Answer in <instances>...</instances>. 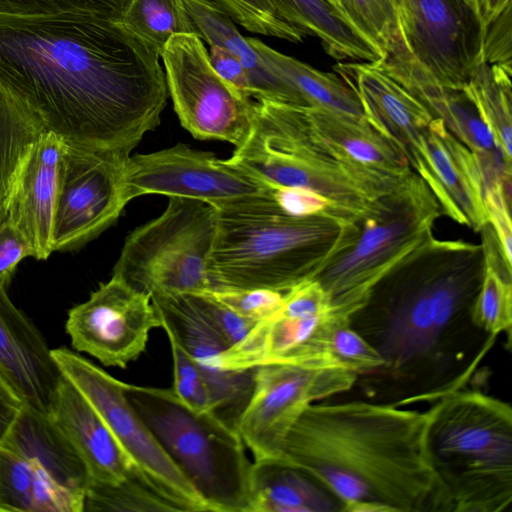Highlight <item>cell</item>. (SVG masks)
<instances>
[{
  "label": "cell",
  "mask_w": 512,
  "mask_h": 512,
  "mask_svg": "<svg viewBox=\"0 0 512 512\" xmlns=\"http://www.w3.org/2000/svg\"><path fill=\"white\" fill-rule=\"evenodd\" d=\"M131 0H0V16L93 15L121 21Z\"/></svg>",
  "instance_id": "obj_36"
},
{
  "label": "cell",
  "mask_w": 512,
  "mask_h": 512,
  "mask_svg": "<svg viewBox=\"0 0 512 512\" xmlns=\"http://www.w3.org/2000/svg\"><path fill=\"white\" fill-rule=\"evenodd\" d=\"M358 377L331 363L255 367L252 392L235 427L253 461L280 460L286 438L306 408L351 389Z\"/></svg>",
  "instance_id": "obj_11"
},
{
  "label": "cell",
  "mask_w": 512,
  "mask_h": 512,
  "mask_svg": "<svg viewBox=\"0 0 512 512\" xmlns=\"http://www.w3.org/2000/svg\"><path fill=\"white\" fill-rule=\"evenodd\" d=\"M186 294L199 315L230 347L239 343L258 323L232 311L207 292Z\"/></svg>",
  "instance_id": "obj_40"
},
{
  "label": "cell",
  "mask_w": 512,
  "mask_h": 512,
  "mask_svg": "<svg viewBox=\"0 0 512 512\" xmlns=\"http://www.w3.org/2000/svg\"><path fill=\"white\" fill-rule=\"evenodd\" d=\"M512 71L479 62L462 91L474 103L504 150L511 155Z\"/></svg>",
  "instance_id": "obj_33"
},
{
  "label": "cell",
  "mask_w": 512,
  "mask_h": 512,
  "mask_svg": "<svg viewBox=\"0 0 512 512\" xmlns=\"http://www.w3.org/2000/svg\"><path fill=\"white\" fill-rule=\"evenodd\" d=\"M464 1L474 8V0H464Z\"/></svg>",
  "instance_id": "obj_48"
},
{
  "label": "cell",
  "mask_w": 512,
  "mask_h": 512,
  "mask_svg": "<svg viewBox=\"0 0 512 512\" xmlns=\"http://www.w3.org/2000/svg\"><path fill=\"white\" fill-rule=\"evenodd\" d=\"M84 497L56 483L35 461L0 447V511L83 512Z\"/></svg>",
  "instance_id": "obj_28"
},
{
  "label": "cell",
  "mask_w": 512,
  "mask_h": 512,
  "mask_svg": "<svg viewBox=\"0 0 512 512\" xmlns=\"http://www.w3.org/2000/svg\"><path fill=\"white\" fill-rule=\"evenodd\" d=\"M334 504L323 486L284 460L252 461L248 512H323Z\"/></svg>",
  "instance_id": "obj_27"
},
{
  "label": "cell",
  "mask_w": 512,
  "mask_h": 512,
  "mask_svg": "<svg viewBox=\"0 0 512 512\" xmlns=\"http://www.w3.org/2000/svg\"><path fill=\"white\" fill-rule=\"evenodd\" d=\"M151 301L161 327L174 334L202 371L215 414L235 428L250 398L255 368H222L221 355L230 346L199 315L186 293L154 295Z\"/></svg>",
  "instance_id": "obj_20"
},
{
  "label": "cell",
  "mask_w": 512,
  "mask_h": 512,
  "mask_svg": "<svg viewBox=\"0 0 512 512\" xmlns=\"http://www.w3.org/2000/svg\"><path fill=\"white\" fill-rule=\"evenodd\" d=\"M167 89L181 125L193 137L240 147L252 128V101L233 90L213 69L194 33L170 38L161 54Z\"/></svg>",
  "instance_id": "obj_12"
},
{
  "label": "cell",
  "mask_w": 512,
  "mask_h": 512,
  "mask_svg": "<svg viewBox=\"0 0 512 512\" xmlns=\"http://www.w3.org/2000/svg\"><path fill=\"white\" fill-rule=\"evenodd\" d=\"M124 392L212 512H248L252 461L234 427L197 413L172 388L125 383Z\"/></svg>",
  "instance_id": "obj_8"
},
{
  "label": "cell",
  "mask_w": 512,
  "mask_h": 512,
  "mask_svg": "<svg viewBox=\"0 0 512 512\" xmlns=\"http://www.w3.org/2000/svg\"><path fill=\"white\" fill-rule=\"evenodd\" d=\"M484 268L481 244L432 237L385 274L351 315L350 326L384 361L370 376L392 383L403 396L399 405L437 400L470 376L464 361L478 336L487 335L472 318Z\"/></svg>",
  "instance_id": "obj_2"
},
{
  "label": "cell",
  "mask_w": 512,
  "mask_h": 512,
  "mask_svg": "<svg viewBox=\"0 0 512 512\" xmlns=\"http://www.w3.org/2000/svg\"><path fill=\"white\" fill-rule=\"evenodd\" d=\"M347 21L383 56L400 35L401 0H336Z\"/></svg>",
  "instance_id": "obj_35"
},
{
  "label": "cell",
  "mask_w": 512,
  "mask_h": 512,
  "mask_svg": "<svg viewBox=\"0 0 512 512\" xmlns=\"http://www.w3.org/2000/svg\"><path fill=\"white\" fill-rule=\"evenodd\" d=\"M482 57L489 65L512 71V1L484 27Z\"/></svg>",
  "instance_id": "obj_42"
},
{
  "label": "cell",
  "mask_w": 512,
  "mask_h": 512,
  "mask_svg": "<svg viewBox=\"0 0 512 512\" xmlns=\"http://www.w3.org/2000/svg\"><path fill=\"white\" fill-rule=\"evenodd\" d=\"M511 186L501 182L488 187L484 193L488 222L494 229L502 254L511 265L512 229L510 218Z\"/></svg>",
  "instance_id": "obj_43"
},
{
  "label": "cell",
  "mask_w": 512,
  "mask_h": 512,
  "mask_svg": "<svg viewBox=\"0 0 512 512\" xmlns=\"http://www.w3.org/2000/svg\"><path fill=\"white\" fill-rule=\"evenodd\" d=\"M49 416L68 437L89 474L86 491H118L134 505L154 510L166 500L134 468L110 429L64 375Z\"/></svg>",
  "instance_id": "obj_18"
},
{
  "label": "cell",
  "mask_w": 512,
  "mask_h": 512,
  "mask_svg": "<svg viewBox=\"0 0 512 512\" xmlns=\"http://www.w3.org/2000/svg\"><path fill=\"white\" fill-rule=\"evenodd\" d=\"M169 340L174 371L172 389L176 395L197 413L214 412V403L202 371L191 354L174 334L164 329Z\"/></svg>",
  "instance_id": "obj_38"
},
{
  "label": "cell",
  "mask_w": 512,
  "mask_h": 512,
  "mask_svg": "<svg viewBox=\"0 0 512 512\" xmlns=\"http://www.w3.org/2000/svg\"><path fill=\"white\" fill-rule=\"evenodd\" d=\"M399 20L409 53L441 85L462 90L483 61L474 8L464 0H401Z\"/></svg>",
  "instance_id": "obj_15"
},
{
  "label": "cell",
  "mask_w": 512,
  "mask_h": 512,
  "mask_svg": "<svg viewBox=\"0 0 512 512\" xmlns=\"http://www.w3.org/2000/svg\"><path fill=\"white\" fill-rule=\"evenodd\" d=\"M485 268L472 318L478 329L489 336L510 335L512 326L511 265L502 254L496 234L488 223L481 229Z\"/></svg>",
  "instance_id": "obj_32"
},
{
  "label": "cell",
  "mask_w": 512,
  "mask_h": 512,
  "mask_svg": "<svg viewBox=\"0 0 512 512\" xmlns=\"http://www.w3.org/2000/svg\"><path fill=\"white\" fill-rule=\"evenodd\" d=\"M234 22L250 32L302 42L306 36L299 28L285 21L269 0H213Z\"/></svg>",
  "instance_id": "obj_37"
},
{
  "label": "cell",
  "mask_w": 512,
  "mask_h": 512,
  "mask_svg": "<svg viewBox=\"0 0 512 512\" xmlns=\"http://www.w3.org/2000/svg\"><path fill=\"white\" fill-rule=\"evenodd\" d=\"M65 327L76 351L123 369L146 350L161 320L149 295L112 276L69 311Z\"/></svg>",
  "instance_id": "obj_16"
},
{
  "label": "cell",
  "mask_w": 512,
  "mask_h": 512,
  "mask_svg": "<svg viewBox=\"0 0 512 512\" xmlns=\"http://www.w3.org/2000/svg\"><path fill=\"white\" fill-rule=\"evenodd\" d=\"M441 215L436 197L413 171L346 223L335 250L313 278L326 292L334 314L350 321L375 284L433 237Z\"/></svg>",
  "instance_id": "obj_7"
},
{
  "label": "cell",
  "mask_w": 512,
  "mask_h": 512,
  "mask_svg": "<svg viewBox=\"0 0 512 512\" xmlns=\"http://www.w3.org/2000/svg\"><path fill=\"white\" fill-rule=\"evenodd\" d=\"M160 55L120 21L0 16V85L46 131L121 157L160 123Z\"/></svg>",
  "instance_id": "obj_1"
},
{
  "label": "cell",
  "mask_w": 512,
  "mask_h": 512,
  "mask_svg": "<svg viewBox=\"0 0 512 512\" xmlns=\"http://www.w3.org/2000/svg\"><path fill=\"white\" fill-rule=\"evenodd\" d=\"M216 231L215 207L170 197L160 216L126 238L112 276L150 297L209 292V259Z\"/></svg>",
  "instance_id": "obj_9"
},
{
  "label": "cell",
  "mask_w": 512,
  "mask_h": 512,
  "mask_svg": "<svg viewBox=\"0 0 512 512\" xmlns=\"http://www.w3.org/2000/svg\"><path fill=\"white\" fill-rule=\"evenodd\" d=\"M426 425V411L392 404H311L291 428L281 459L346 512H441Z\"/></svg>",
  "instance_id": "obj_3"
},
{
  "label": "cell",
  "mask_w": 512,
  "mask_h": 512,
  "mask_svg": "<svg viewBox=\"0 0 512 512\" xmlns=\"http://www.w3.org/2000/svg\"><path fill=\"white\" fill-rule=\"evenodd\" d=\"M34 250L24 234L9 220L0 223V285L6 287L17 265Z\"/></svg>",
  "instance_id": "obj_44"
},
{
  "label": "cell",
  "mask_w": 512,
  "mask_h": 512,
  "mask_svg": "<svg viewBox=\"0 0 512 512\" xmlns=\"http://www.w3.org/2000/svg\"><path fill=\"white\" fill-rule=\"evenodd\" d=\"M208 55L213 69L222 80L244 98H254L249 75L236 56L216 45L210 46Z\"/></svg>",
  "instance_id": "obj_45"
},
{
  "label": "cell",
  "mask_w": 512,
  "mask_h": 512,
  "mask_svg": "<svg viewBox=\"0 0 512 512\" xmlns=\"http://www.w3.org/2000/svg\"><path fill=\"white\" fill-rule=\"evenodd\" d=\"M126 158L64 141L53 217V252L87 243L118 219L128 204L123 187Z\"/></svg>",
  "instance_id": "obj_14"
},
{
  "label": "cell",
  "mask_w": 512,
  "mask_h": 512,
  "mask_svg": "<svg viewBox=\"0 0 512 512\" xmlns=\"http://www.w3.org/2000/svg\"><path fill=\"white\" fill-rule=\"evenodd\" d=\"M51 354L62 374L106 423L137 472L175 511H209L128 400L124 382L66 347Z\"/></svg>",
  "instance_id": "obj_10"
},
{
  "label": "cell",
  "mask_w": 512,
  "mask_h": 512,
  "mask_svg": "<svg viewBox=\"0 0 512 512\" xmlns=\"http://www.w3.org/2000/svg\"><path fill=\"white\" fill-rule=\"evenodd\" d=\"M511 1L512 0H474V9L482 30Z\"/></svg>",
  "instance_id": "obj_47"
},
{
  "label": "cell",
  "mask_w": 512,
  "mask_h": 512,
  "mask_svg": "<svg viewBox=\"0 0 512 512\" xmlns=\"http://www.w3.org/2000/svg\"><path fill=\"white\" fill-rule=\"evenodd\" d=\"M333 3H335L336 0H331Z\"/></svg>",
  "instance_id": "obj_49"
},
{
  "label": "cell",
  "mask_w": 512,
  "mask_h": 512,
  "mask_svg": "<svg viewBox=\"0 0 512 512\" xmlns=\"http://www.w3.org/2000/svg\"><path fill=\"white\" fill-rule=\"evenodd\" d=\"M228 160L274 188L313 191L351 218L408 176L356 163L318 134L305 107L264 98L253 99L250 134Z\"/></svg>",
  "instance_id": "obj_6"
},
{
  "label": "cell",
  "mask_w": 512,
  "mask_h": 512,
  "mask_svg": "<svg viewBox=\"0 0 512 512\" xmlns=\"http://www.w3.org/2000/svg\"><path fill=\"white\" fill-rule=\"evenodd\" d=\"M207 293L237 314L256 322L275 315L283 304L285 294L270 289L218 290Z\"/></svg>",
  "instance_id": "obj_41"
},
{
  "label": "cell",
  "mask_w": 512,
  "mask_h": 512,
  "mask_svg": "<svg viewBox=\"0 0 512 512\" xmlns=\"http://www.w3.org/2000/svg\"><path fill=\"white\" fill-rule=\"evenodd\" d=\"M279 15L305 35L320 39L331 57L377 62L383 54L365 39L331 0H269Z\"/></svg>",
  "instance_id": "obj_29"
},
{
  "label": "cell",
  "mask_w": 512,
  "mask_h": 512,
  "mask_svg": "<svg viewBox=\"0 0 512 512\" xmlns=\"http://www.w3.org/2000/svg\"><path fill=\"white\" fill-rule=\"evenodd\" d=\"M427 412L425 448L441 512H502L512 502V409L455 390Z\"/></svg>",
  "instance_id": "obj_5"
},
{
  "label": "cell",
  "mask_w": 512,
  "mask_h": 512,
  "mask_svg": "<svg viewBox=\"0 0 512 512\" xmlns=\"http://www.w3.org/2000/svg\"><path fill=\"white\" fill-rule=\"evenodd\" d=\"M0 447L35 461L60 486L85 498V463L49 415L23 404Z\"/></svg>",
  "instance_id": "obj_24"
},
{
  "label": "cell",
  "mask_w": 512,
  "mask_h": 512,
  "mask_svg": "<svg viewBox=\"0 0 512 512\" xmlns=\"http://www.w3.org/2000/svg\"><path fill=\"white\" fill-rule=\"evenodd\" d=\"M120 23L160 56L171 37L196 34L183 0H131Z\"/></svg>",
  "instance_id": "obj_34"
},
{
  "label": "cell",
  "mask_w": 512,
  "mask_h": 512,
  "mask_svg": "<svg viewBox=\"0 0 512 512\" xmlns=\"http://www.w3.org/2000/svg\"><path fill=\"white\" fill-rule=\"evenodd\" d=\"M328 353L340 365L358 375L379 372L384 361L367 340L350 326L349 321L337 322L328 338Z\"/></svg>",
  "instance_id": "obj_39"
},
{
  "label": "cell",
  "mask_w": 512,
  "mask_h": 512,
  "mask_svg": "<svg viewBox=\"0 0 512 512\" xmlns=\"http://www.w3.org/2000/svg\"><path fill=\"white\" fill-rule=\"evenodd\" d=\"M377 63L472 151L480 166L485 189L497 182L511 185V155L462 90L441 85L409 53L401 36Z\"/></svg>",
  "instance_id": "obj_17"
},
{
  "label": "cell",
  "mask_w": 512,
  "mask_h": 512,
  "mask_svg": "<svg viewBox=\"0 0 512 512\" xmlns=\"http://www.w3.org/2000/svg\"><path fill=\"white\" fill-rule=\"evenodd\" d=\"M64 140L44 131L35 142L12 195L7 220L28 239L34 257L53 252V217L58 194L59 163Z\"/></svg>",
  "instance_id": "obj_23"
},
{
  "label": "cell",
  "mask_w": 512,
  "mask_h": 512,
  "mask_svg": "<svg viewBox=\"0 0 512 512\" xmlns=\"http://www.w3.org/2000/svg\"><path fill=\"white\" fill-rule=\"evenodd\" d=\"M357 94L364 115L411 160L424 127L433 118L428 109L377 62L339 63L334 67Z\"/></svg>",
  "instance_id": "obj_22"
},
{
  "label": "cell",
  "mask_w": 512,
  "mask_h": 512,
  "mask_svg": "<svg viewBox=\"0 0 512 512\" xmlns=\"http://www.w3.org/2000/svg\"><path fill=\"white\" fill-rule=\"evenodd\" d=\"M23 402L0 376V446Z\"/></svg>",
  "instance_id": "obj_46"
},
{
  "label": "cell",
  "mask_w": 512,
  "mask_h": 512,
  "mask_svg": "<svg viewBox=\"0 0 512 512\" xmlns=\"http://www.w3.org/2000/svg\"><path fill=\"white\" fill-rule=\"evenodd\" d=\"M409 164L436 197L442 214L475 232L489 223L478 161L440 118L433 116L425 126Z\"/></svg>",
  "instance_id": "obj_19"
},
{
  "label": "cell",
  "mask_w": 512,
  "mask_h": 512,
  "mask_svg": "<svg viewBox=\"0 0 512 512\" xmlns=\"http://www.w3.org/2000/svg\"><path fill=\"white\" fill-rule=\"evenodd\" d=\"M123 187L127 202L146 194H161L203 201L216 209L275 189L228 159L184 144L127 157Z\"/></svg>",
  "instance_id": "obj_13"
},
{
  "label": "cell",
  "mask_w": 512,
  "mask_h": 512,
  "mask_svg": "<svg viewBox=\"0 0 512 512\" xmlns=\"http://www.w3.org/2000/svg\"><path fill=\"white\" fill-rule=\"evenodd\" d=\"M248 40L263 60L294 90L302 107H321L365 116L356 92L341 77L321 72L284 55L259 39Z\"/></svg>",
  "instance_id": "obj_30"
},
{
  "label": "cell",
  "mask_w": 512,
  "mask_h": 512,
  "mask_svg": "<svg viewBox=\"0 0 512 512\" xmlns=\"http://www.w3.org/2000/svg\"><path fill=\"white\" fill-rule=\"evenodd\" d=\"M0 376L24 405L46 415L63 378L42 335L1 285Z\"/></svg>",
  "instance_id": "obj_21"
},
{
  "label": "cell",
  "mask_w": 512,
  "mask_h": 512,
  "mask_svg": "<svg viewBox=\"0 0 512 512\" xmlns=\"http://www.w3.org/2000/svg\"><path fill=\"white\" fill-rule=\"evenodd\" d=\"M275 189L216 209L210 291L286 292L313 279L335 250L348 222L325 215L291 214L277 202Z\"/></svg>",
  "instance_id": "obj_4"
},
{
  "label": "cell",
  "mask_w": 512,
  "mask_h": 512,
  "mask_svg": "<svg viewBox=\"0 0 512 512\" xmlns=\"http://www.w3.org/2000/svg\"><path fill=\"white\" fill-rule=\"evenodd\" d=\"M44 131L39 121L0 85V223L7 218L25 162Z\"/></svg>",
  "instance_id": "obj_31"
},
{
  "label": "cell",
  "mask_w": 512,
  "mask_h": 512,
  "mask_svg": "<svg viewBox=\"0 0 512 512\" xmlns=\"http://www.w3.org/2000/svg\"><path fill=\"white\" fill-rule=\"evenodd\" d=\"M305 110L318 134L356 163L396 177L413 171L403 152L365 116L321 107Z\"/></svg>",
  "instance_id": "obj_26"
},
{
  "label": "cell",
  "mask_w": 512,
  "mask_h": 512,
  "mask_svg": "<svg viewBox=\"0 0 512 512\" xmlns=\"http://www.w3.org/2000/svg\"><path fill=\"white\" fill-rule=\"evenodd\" d=\"M196 34L209 46L225 48L246 69L254 92L253 99H268L302 107L293 89L258 54L236 28L232 18L213 0H183Z\"/></svg>",
  "instance_id": "obj_25"
}]
</instances>
